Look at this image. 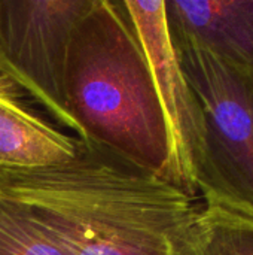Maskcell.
Instances as JSON below:
<instances>
[{"mask_svg":"<svg viewBox=\"0 0 253 255\" xmlns=\"http://www.w3.org/2000/svg\"><path fill=\"white\" fill-rule=\"evenodd\" d=\"M0 187L64 255H188L197 200L84 140L73 161L0 172Z\"/></svg>","mask_w":253,"mask_h":255,"instance_id":"obj_1","label":"cell"},{"mask_svg":"<svg viewBox=\"0 0 253 255\" xmlns=\"http://www.w3.org/2000/svg\"><path fill=\"white\" fill-rule=\"evenodd\" d=\"M76 136L170 182L169 139L143 49L121 1L94 0L67 55Z\"/></svg>","mask_w":253,"mask_h":255,"instance_id":"obj_2","label":"cell"},{"mask_svg":"<svg viewBox=\"0 0 253 255\" xmlns=\"http://www.w3.org/2000/svg\"><path fill=\"white\" fill-rule=\"evenodd\" d=\"M171 42L204 115L206 167L198 196L222 194L253 208V72L191 40Z\"/></svg>","mask_w":253,"mask_h":255,"instance_id":"obj_3","label":"cell"},{"mask_svg":"<svg viewBox=\"0 0 253 255\" xmlns=\"http://www.w3.org/2000/svg\"><path fill=\"white\" fill-rule=\"evenodd\" d=\"M94 0H0V76L76 133L66 99L73 31Z\"/></svg>","mask_w":253,"mask_h":255,"instance_id":"obj_4","label":"cell"},{"mask_svg":"<svg viewBox=\"0 0 253 255\" xmlns=\"http://www.w3.org/2000/svg\"><path fill=\"white\" fill-rule=\"evenodd\" d=\"M143 49L166 123L170 184L198 199L206 167L204 115L171 42L164 0L121 1Z\"/></svg>","mask_w":253,"mask_h":255,"instance_id":"obj_5","label":"cell"},{"mask_svg":"<svg viewBox=\"0 0 253 255\" xmlns=\"http://www.w3.org/2000/svg\"><path fill=\"white\" fill-rule=\"evenodd\" d=\"M171 39L191 40L253 72V0H164Z\"/></svg>","mask_w":253,"mask_h":255,"instance_id":"obj_6","label":"cell"},{"mask_svg":"<svg viewBox=\"0 0 253 255\" xmlns=\"http://www.w3.org/2000/svg\"><path fill=\"white\" fill-rule=\"evenodd\" d=\"M82 146L70 136L31 111L16 87L0 76V172H28L64 166Z\"/></svg>","mask_w":253,"mask_h":255,"instance_id":"obj_7","label":"cell"},{"mask_svg":"<svg viewBox=\"0 0 253 255\" xmlns=\"http://www.w3.org/2000/svg\"><path fill=\"white\" fill-rule=\"evenodd\" d=\"M188 255H253V208L222 194L201 196Z\"/></svg>","mask_w":253,"mask_h":255,"instance_id":"obj_8","label":"cell"},{"mask_svg":"<svg viewBox=\"0 0 253 255\" xmlns=\"http://www.w3.org/2000/svg\"><path fill=\"white\" fill-rule=\"evenodd\" d=\"M0 255H64L28 209L1 187Z\"/></svg>","mask_w":253,"mask_h":255,"instance_id":"obj_9","label":"cell"}]
</instances>
